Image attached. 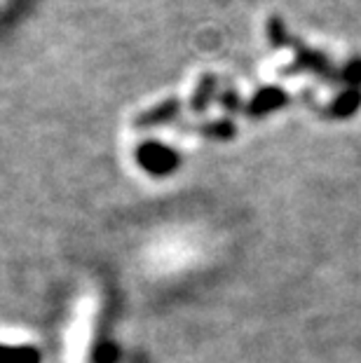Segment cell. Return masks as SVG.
<instances>
[{
	"label": "cell",
	"mask_w": 361,
	"mask_h": 363,
	"mask_svg": "<svg viewBox=\"0 0 361 363\" xmlns=\"http://www.w3.org/2000/svg\"><path fill=\"white\" fill-rule=\"evenodd\" d=\"M136 162H139L141 169H145L150 176H167L179 167L181 157H179V152L167 148L165 143L148 141V143L139 145V150H136Z\"/></svg>",
	"instance_id": "obj_1"
},
{
	"label": "cell",
	"mask_w": 361,
	"mask_h": 363,
	"mask_svg": "<svg viewBox=\"0 0 361 363\" xmlns=\"http://www.w3.org/2000/svg\"><path fill=\"white\" fill-rule=\"evenodd\" d=\"M0 363H40L35 347H5L0 345Z\"/></svg>",
	"instance_id": "obj_2"
},
{
	"label": "cell",
	"mask_w": 361,
	"mask_h": 363,
	"mask_svg": "<svg viewBox=\"0 0 361 363\" xmlns=\"http://www.w3.org/2000/svg\"><path fill=\"white\" fill-rule=\"evenodd\" d=\"M176 115H179V104H176V101H169V104H162V106L152 108L150 113L141 115V118L136 120V122H139L141 127H155V125H162V122L174 120Z\"/></svg>",
	"instance_id": "obj_3"
},
{
	"label": "cell",
	"mask_w": 361,
	"mask_h": 363,
	"mask_svg": "<svg viewBox=\"0 0 361 363\" xmlns=\"http://www.w3.org/2000/svg\"><path fill=\"white\" fill-rule=\"evenodd\" d=\"M120 359V350L109 340H104L101 345L94 347V354H91V361L94 363H118Z\"/></svg>",
	"instance_id": "obj_4"
}]
</instances>
